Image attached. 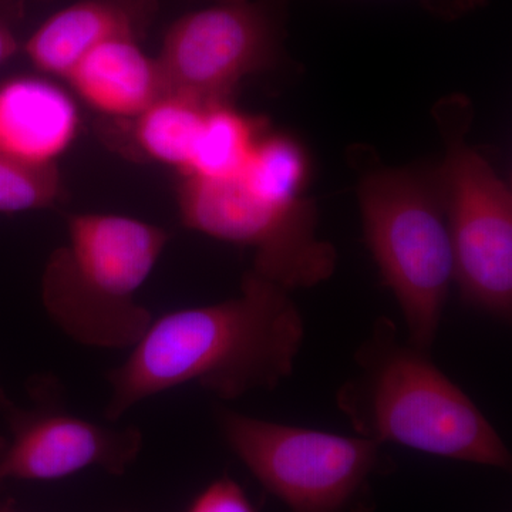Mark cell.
<instances>
[{
	"label": "cell",
	"mask_w": 512,
	"mask_h": 512,
	"mask_svg": "<svg viewBox=\"0 0 512 512\" xmlns=\"http://www.w3.org/2000/svg\"><path fill=\"white\" fill-rule=\"evenodd\" d=\"M303 340L305 320L291 292L251 269L234 298L153 319L107 375L104 417L116 423L136 404L188 383L222 400L274 390L291 377Z\"/></svg>",
	"instance_id": "6da1fadb"
},
{
	"label": "cell",
	"mask_w": 512,
	"mask_h": 512,
	"mask_svg": "<svg viewBox=\"0 0 512 512\" xmlns=\"http://www.w3.org/2000/svg\"><path fill=\"white\" fill-rule=\"evenodd\" d=\"M208 106L163 94L133 121L138 150L150 160L185 173Z\"/></svg>",
	"instance_id": "5bb4252c"
},
{
	"label": "cell",
	"mask_w": 512,
	"mask_h": 512,
	"mask_svg": "<svg viewBox=\"0 0 512 512\" xmlns=\"http://www.w3.org/2000/svg\"><path fill=\"white\" fill-rule=\"evenodd\" d=\"M437 117L446 157L437 171L454 256V282L471 305L497 319L512 315V194L493 165L468 146L446 104Z\"/></svg>",
	"instance_id": "52a82bcc"
},
{
	"label": "cell",
	"mask_w": 512,
	"mask_h": 512,
	"mask_svg": "<svg viewBox=\"0 0 512 512\" xmlns=\"http://www.w3.org/2000/svg\"><path fill=\"white\" fill-rule=\"evenodd\" d=\"M5 444H6V439H3V437H0V484H2L3 481H5V478H3V474H2V454H3V450H5Z\"/></svg>",
	"instance_id": "7402d4cb"
},
{
	"label": "cell",
	"mask_w": 512,
	"mask_h": 512,
	"mask_svg": "<svg viewBox=\"0 0 512 512\" xmlns=\"http://www.w3.org/2000/svg\"><path fill=\"white\" fill-rule=\"evenodd\" d=\"M336 406L356 436L430 456L510 470L507 444L476 403L434 365L427 350L377 318L355 353Z\"/></svg>",
	"instance_id": "7a4b0ae2"
},
{
	"label": "cell",
	"mask_w": 512,
	"mask_h": 512,
	"mask_svg": "<svg viewBox=\"0 0 512 512\" xmlns=\"http://www.w3.org/2000/svg\"><path fill=\"white\" fill-rule=\"evenodd\" d=\"M6 2L13 3V5H19L23 0H6Z\"/></svg>",
	"instance_id": "603a6c76"
},
{
	"label": "cell",
	"mask_w": 512,
	"mask_h": 512,
	"mask_svg": "<svg viewBox=\"0 0 512 512\" xmlns=\"http://www.w3.org/2000/svg\"><path fill=\"white\" fill-rule=\"evenodd\" d=\"M2 414L12 436L2 454L5 481L62 480L87 468L123 476L143 450L138 427L94 423L56 404L22 409L12 402Z\"/></svg>",
	"instance_id": "9c48e42d"
},
{
	"label": "cell",
	"mask_w": 512,
	"mask_h": 512,
	"mask_svg": "<svg viewBox=\"0 0 512 512\" xmlns=\"http://www.w3.org/2000/svg\"><path fill=\"white\" fill-rule=\"evenodd\" d=\"M309 158L298 141L282 134H262L239 177L258 197L274 204L305 200Z\"/></svg>",
	"instance_id": "9a60e30c"
},
{
	"label": "cell",
	"mask_w": 512,
	"mask_h": 512,
	"mask_svg": "<svg viewBox=\"0 0 512 512\" xmlns=\"http://www.w3.org/2000/svg\"><path fill=\"white\" fill-rule=\"evenodd\" d=\"M20 49L22 46H20L18 36L13 30L8 15L3 10L0 12V67L18 55Z\"/></svg>",
	"instance_id": "ac0fdd59"
},
{
	"label": "cell",
	"mask_w": 512,
	"mask_h": 512,
	"mask_svg": "<svg viewBox=\"0 0 512 512\" xmlns=\"http://www.w3.org/2000/svg\"><path fill=\"white\" fill-rule=\"evenodd\" d=\"M79 124L76 103L52 80L20 76L0 84V150L15 160L57 165Z\"/></svg>",
	"instance_id": "8fae6325"
},
{
	"label": "cell",
	"mask_w": 512,
	"mask_h": 512,
	"mask_svg": "<svg viewBox=\"0 0 512 512\" xmlns=\"http://www.w3.org/2000/svg\"><path fill=\"white\" fill-rule=\"evenodd\" d=\"M0 512H19L16 510L15 503L13 501H3L0 503Z\"/></svg>",
	"instance_id": "44dd1931"
},
{
	"label": "cell",
	"mask_w": 512,
	"mask_h": 512,
	"mask_svg": "<svg viewBox=\"0 0 512 512\" xmlns=\"http://www.w3.org/2000/svg\"><path fill=\"white\" fill-rule=\"evenodd\" d=\"M178 210L185 227L254 249L252 271L289 292L328 281L338 264L332 244L319 238L311 202L274 204L231 178L184 175Z\"/></svg>",
	"instance_id": "8992f818"
},
{
	"label": "cell",
	"mask_w": 512,
	"mask_h": 512,
	"mask_svg": "<svg viewBox=\"0 0 512 512\" xmlns=\"http://www.w3.org/2000/svg\"><path fill=\"white\" fill-rule=\"evenodd\" d=\"M187 512H258L247 491L231 477L212 481L192 501Z\"/></svg>",
	"instance_id": "e0dca14e"
},
{
	"label": "cell",
	"mask_w": 512,
	"mask_h": 512,
	"mask_svg": "<svg viewBox=\"0 0 512 512\" xmlns=\"http://www.w3.org/2000/svg\"><path fill=\"white\" fill-rule=\"evenodd\" d=\"M12 403V400L9 399L8 394L5 393V390L0 387V413Z\"/></svg>",
	"instance_id": "ffe728a7"
},
{
	"label": "cell",
	"mask_w": 512,
	"mask_h": 512,
	"mask_svg": "<svg viewBox=\"0 0 512 512\" xmlns=\"http://www.w3.org/2000/svg\"><path fill=\"white\" fill-rule=\"evenodd\" d=\"M62 195L59 167H35L15 160L0 150V212L43 210L53 207Z\"/></svg>",
	"instance_id": "2e32d148"
},
{
	"label": "cell",
	"mask_w": 512,
	"mask_h": 512,
	"mask_svg": "<svg viewBox=\"0 0 512 512\" xmlns=\"http://www.w3.org/2000/svg\"><path fill=\"white\" fill-rule=\"evenodd\" d=\"M66 82L93 110L133 120L165 94L156 57L140 40L114 39L97 46L74 66Z\"/></svg>",
	"instance_id": "7c38bea8"
},
{
	"label": "cell",
	"mask_w": 512,
	"mask_h": 512,
	"mask_svg": "<svg viewBox=\"0 0 512 512\" xmlns=\"http://www.w3.org/2000/svg\"><path fill=\"white\" fill-rule=\"evenodd\" d=\"M282 49V23L265 2L237 0L175 20L156 57L165 94L202 106L227 103L242 79L268 69Z\"/></svg>",
	"instance_id": "ba28073f"
},
{
	"label": "cell",
	"mask_w": 512,
	"mask_h": 512,
	"mask_svg": "<svg viewBox=\"0 0 512 512\" xmlns=\"http://www.w3.org/2000/svg\"><path fill=\"white\" fill-rule=\"evenodd\" d=\"M211 2H214V3H220V2H237V0H211Z\"/></svg>",
	"instance_id": "cb8c5ba5"
},
{
	"label": "cell",
	"mask_w": 512,
	"mask_h": 512,
	"mask_svg": "<svg viewBox=\"0 0 512 512\" xmlns=\"http://www.w3.org/2000/svg\"><path fill=\"white\" fill-rule=\"evenodd\" d=\"M168 241L165 229L127 215H72L42 276L47 316L80 345L133 348L154 319L136 296Z\"/></svg>",
	"instance_id": "3957f363"
},
{
	"label": "cell",
	"mask_w": 512,
	"mask_h": 512,
	"mask_svg": "<svg viewBox=\"0 0 512 512\" xmlns=\"http://www.w3.org/2000/svg\"><path fill=\"white\" fill-rule=\"evenodd\" d=\"M229 450L288 512H372V480L393 463L360 436L288 426L218 407Z\"/></svg>",
	"instance_id": "5b68a950"
},
{
	"label": "cell",
	"mask_w": 512,
	"mask_h": 512,
	"mask_svg": "<svg viewBox=\"0 0 512 512\" xmlns=\"http://www.w3.org/2000/svg\"><path fill=\"white\" fill-rule=\"evenodd\" d=\"M157 0H79L50 16L22 46L36 70L66 80L77 63L114 39L140 40Z\"/></svg>",
	"instance_id": "30bf717a"
},
{
	"label": "cell",
	"mask_w": 512,
	"mask_h": 512,
	"mask_svg": "<svg viewBox=\"0 0 512 512\" xmlns=\"http://www.w3.org/2000/svg\"><path fill=\"white\" fill-rule=\"evenodd\" d=\"M424 5L431 10L439 13H447V15H456L466 10L473 9L483 0H423Z\"/></svg>",
	"instance_id": "d6986e66"
},
{
	"label": "cell",
	"mask_w": 512,
	"mask_h": 512,
	"mask_svg": "<svg viewBox=\"0 0 512 512\" xmlns=\"http://www.w3.org/2000/svg\"><path fill=\"white\" fill-rule=\"evenodd\" d=\"M264 134L258 120L228 106L212 104L205 110L190 164L183 175L231 178L241 173L256 141Z\"/></svg>",
	"instance_id": "4fadbf2b"
},
{
	"label": "cell",
	"mask_w": 512,
	"mask_h": 512,
	"mask_svg": "<svg viewBox=\"0 0 512 512\" xmlns=\"http://www.w3.org/2000/svg\"><path fill=\"white\" fill-rule=\"evenodd\" d=\"M359 205L367 247L399 303L409 342L430 352L454 282L436 177L404 168L370 171L359 184Z\"/></svg>",
	"instance_id": "277c9868"
}]
</instances>
